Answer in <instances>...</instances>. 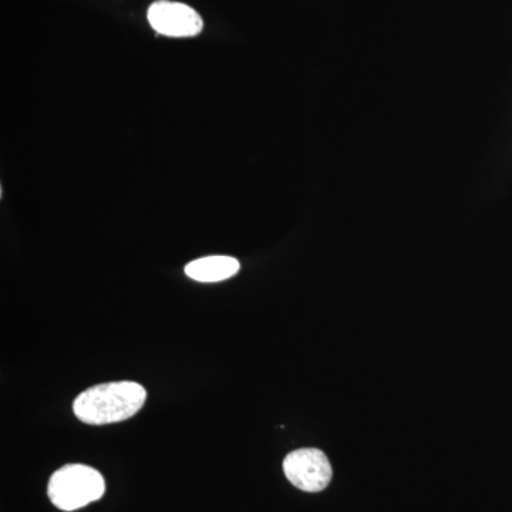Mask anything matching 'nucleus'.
Returning <instances> with one entry per match:
<instances>
[{
  "label": "nucleus",
  "mask_w": 512,
  "mask_h": 512,
  "mask_svg": "<svg viewBox=\"0 0 512 512\" xmlns=\"http://www.w3.org/2000/svg\"><path fill=\"white\" fill-rule=\"evenodd\" d=\"M148 22L160 35L192 37L200 35L204 23L201 16L184 3L158 0L148 9Z\"/></svg>",
  "instance_id": "nucleus-4"
},
{
  "label": "nucleus",
  "mask_w": 512,
  "mask_h": 512,
  "mask_svg": "<svg viewBox=\"0 0 512 512\" xmlns=\"http://www.w3.org/2000/svg\"><path fill=\"white\" fill-rule=\"evenodd\" d=\"M284 473L296 488L306 493H319L332 480V466L326 454L318 448L292 451L285 458Z\"/></svg>",
  "instance_id": "nucleus-3"
},
{
  "label": "nucleus",
  "mask_w": 512,
  "mask_h": 512,
  "mask_svg": "<svg viewBox=\"0 0 512 512\" xmlns=\"http://www.w3.org/2000/svg\"><path fill=\"white\" fill-rule=\"evenodd\" d=\"M239 262L231 256H207L185 266L188 278L204 284L221 282L238 274Z\"/></svg>",
  "instance_id": "nucleus-5"
},
{
  "label": "nucleus",
  "mask_w": 512,
  "mask_h": 512,
  "mask_svg": "<svg viewBox=\"0 0 512 512\" xmlns=\"http://www.w3.org/2000/svg\"><path fill=\"white\" fill-rule=\"evenodd\" d=\"M147 392L136 382L99 384L84 390L73 403L77 419L92 426L119 423L140 412Z\"/></svg>",
  "instance_id": "nucleus-1"
},
{
  "label": "nucleus",
  "mask_w": 512,
  "mask_h": 512,
  "mask_svg": "<svg viewBox=\"0 0 512 512\" xmlns=\"http://www.w3.org/2000/svg\"><path fill=\"white\" fill-rule=\"evenodd\" d=\"M106 483L99 471L83 464H69L59 468L47 485V495L62 511H76L100 500Z\"/></svg>",
  "instance_id": "nucleus-2"
}]
</instances>
